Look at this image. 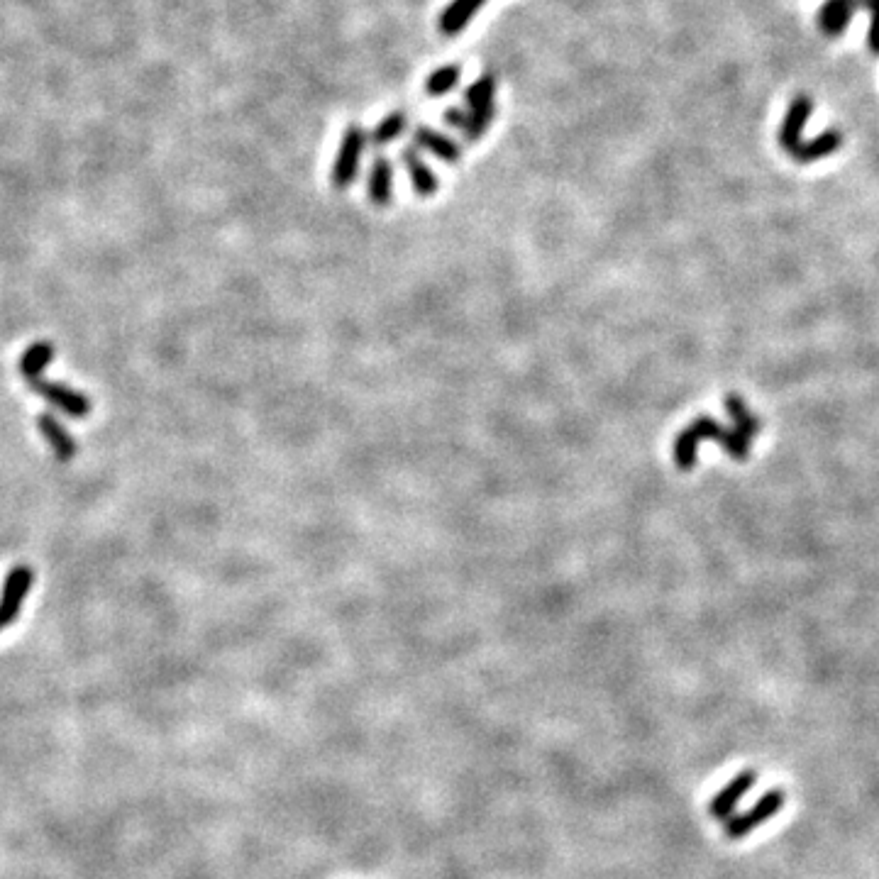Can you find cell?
Instances as JSON below:
<instances>
[{
	"mask_svg": "<svg viewBox=\"0 0 879 879\" xmlns=\"http://www.w3.org/2000/svg\"><path fill=\"white\" fill-rule=\"evenodd\" d=\"M701 440H713L733 457V460H748L750 455V438L743 435L740 430H728L723 425H718L716 420L704 416L684 428L682 433L674 440V462L679 469L689 472L696 462V450H699Z\"/></svg>",
	"mask_w": 879,
	"mask_h": 879,
	"instance_id": "6da1fadb",
	"label": "cell"
},
{
	"mask_svg": "<svg viewBox=\"0 0 879 879\" xmlns=\"http://www.w3.org/2000/svg\"><path fill=\"white\" fill-rule=\"evenodd\" d=\"M784 804H787V792H784V789H772V792L762 796L750 811L728 818L723 833H726L728 840H743L745 836L757 831L762 823H767L772 816H777L779 811L784 809Z\"/></svg>",
	"mask_w": 879,
	"mask_h": 879,
	"instance_id": "7a4b0ae2",
	"label": "cell"
},
{
	"mask_svg": "<svg viewBox=\"0 0 879 879\" xmlns=\"http://www.w3.org/2000/svg\"><path fill=\"white\" fill-rule=\"evenodd\" d=\"M364 145H367V132L359 125H350L342 137V145L337 149V157L330 171V181L335 189H347L357 179L359 162H362Z\"/></svg>",
	"mask_w": 879,
	"mask_h": 879,
	"instance_id": "3957f363",
	"label": "cell"
},
{
	"mask_svg": "<svg viewBox=\"0 0 879 879\" xmlns=\"http://www.w3.org/2000/svg\"><path fill=\"white\" fill-rule=\"evenodd\" d=\"M35 582V574L27 565H18L8 572L0 594V630L13 626L15 618L20 616L25 596L30 594V586Z\"/></svg>",
	"mask_w": 879,
	"mask_h": 879,
	"instance_id": "277c9868",
	"label": "cell"
},
{
	"mask_svg": "<svg viewBox=\"0 0 879 879\" xmlns=\"http://www.w3.org/2000/svg\"><path fill=\"white\" fill-rule=\"evenodd\" d=\"M27 386H30L37 396H42L44 401L52 403L54 408H59L64 416L86 418L88 413H91V401H88L81 391L69 389V386L64 384H54V381H47L44 377L27 381Z\"/></svg>",
	"mask_w": 879,
	"mask_h": 879,
	"instance_id": "5b68a950",
	"label": "cell"
},
{
	"mask_svg": "<svg viewBox=\"0 0 879 879\" xmlns=\"http://www.w3.org/2000/svg\"><path fill=\"white\" fill-rule=\"evenodd\" d=\"M757 775L753 770H743L738 772L721 792H716V796L711 799L709 804V816L716 818V821H728L733 816V811L738 809V804L743 801V796L755 787Z\"/></svg>",
	"mask_w": 879,
	"mask_h": 879,
	"instance_id": "8992f818",
	"label": "cell"
},
{
	"mask_svg": "<svg viewBox=\"0 0 879 879\" xmlns=\"http://www.w3.org/2000/svg\"><path fill=\"white\" fill-rule=\"evenodd\" d=\"M811 110H814L811 98H806V96L794 98V103L789 105L787 115H784L782 127H779V145L787 149L792 157L796 152H799L801 135H804V127H806V123H809Z\"/></svg>",
	"mask_w": 879,
	"mask_h": 879,
	"instance_id": "52a82bcc",
	"label": "cell"
},
{
	"mask_svg": "<svg viewBox=\"0 0 879 879\" xmlns=\"http://www.w3.org/2000/svg\"><path fill=\"white\" fill-rule=\"evenodd\" d=\"M37 428H40L42 438L49 442V447H52L54 457H57L59 462L74 460L76 452H79V445H76V440L71 438L69 430L59 423V418L54 416V413H42V416L37 418Z\"/></svg>",
	"mask_w": 879,
	"mask_h": 879,
	"instance_id": "ba28073f",
	"label": "cell"
},
{
	"mask_svg": "<svg viewBox=\"0 0 879 879\" xmlns=\"http://www.w3.org/2000/svg\"><path fill=\"white\" fill-rule=\"evenodd\" d=\"M367 193L369 201L379 208L389 206L394 201V167H391V162L386 157L374 159L372 169H369Z\"/></svg>",
	"mask_w": 879,
	"mask_h": 879,
	"instance_id": "9c48e42d",
	"label": "cell"
},
{
	"mask_svg": "<svg viewBox=\"0 0 879 879\" xmlns=\"http://www.w3.org/2000/svg\"><path fill=\"white\" fill-rule=\"evenodd\" d=\"M413 142L445 164H457L462 157V149L452 137L440 135V132L428 130V127H418V130L413 132Z\"/></svg>",
	"mask_w": 879,
	"mask_h": 879,
	"instance_id": "30bf717a",
	"label": "cell"
},
{
	"mask_svg": "<svg viewBox=\"0 0 879 879\" xmlns=\"http://www.w3.org/2000/svg\"><path fill=\"white\" fill-rule=\"evenodd\" d=\"M486 0H452L445 10H442L440 18V32L442 35L452 37L460 35L464 27L474 20V15L482 10Z\"/></svg>",
	"mask_w": 879,
	"mask_h": 879,
	"instance_id": "8fae6325",
	"label": "cell"
},
{
	"mask_svg": "<svg viewBox=\"0 0 879 879\" xmlns=\"http://www.w3.org/2000/svg\"><path fill=\"white\" fill-rule=\"evenodd\" d=\"M401 162H403V167L408 169V179H411L413 189H416L418 196L428 198V196H433L435 191H438V176H435V171L418 157L416 149H411V147L403 149Z\"/></svg>",
	"mask_w": 879,
	"mask_h": 879,
	"instance_id": "7c38bea8",
	"label": "cell"
},
{
	"mask_svg": "<svg viewBox=\"0 0 879 879\" xmlns=\"http://www.w3.org/2000/svg\"><path fill=\"white\" fill-rule=\"evenodd\" d=\"M855 8H858V0H826L818 13V25L826 35H840L848 27Z\"/></svg>",
	"mask_w": 879,
	"mask_h": 879,
	"instance_id": "4fadbf2b",
	"label": "cell"
},
{
	"mask_svg": "<svg viewBox=\"0 0 879 879\" xmlns=\"http://www.w3.org/2000/svg\"><path fill=\"white\" fill-rule=\"evenodd\" d=\"M54 359V347L49 342H35L25 350V355L20 359V374L25 381L40 379L44 369L49 367V362Z\"/></svg>",
	"mask_w": 879,
	"mask_h": 879,
	"instance_id": "5bb4252c",
	"label": "cell"
},
{
	"mask_svg": "<svg viewBox=\"0 0 879 879\" xmlns=\"http://www.w3.org/2000/svg\"><path fill=\"white\" fill-rule=\"evenodd\" d=\"M840 145H843V137H840V132L828 130V132H823L821 137H816V140L801 142L799 152L794 154V159L801 164L816 162V159H823V157H828L831 152H836Z\"/></svg>",
	"mask_w": 879,
	"mask_h": 879,
	"instance_id": "9a60e30c",
	"label": "cell"
},
{
	"mask_svg": "<svg viewBox=\"0 0 879 879\" xmlns=\"http://www.w3.org/2000/svg\"><path fill=\"white\" fill-rule=\"evenodd\" d=\"M464 103H467L469 113L472 110H484L494 108L496 105V76L494 74H482L472 86L464 91Z\"/></svg>",
	"mask_w": 879,
	"mask_h": 879,
	"instance_id": "2e32d148",
	"label": "cell"
},
{
	"mask_svg": "<svg viewBox=\"0 0 879 879\" xmlns=\"http://www.w3.org/2000/svg\"><path fill=\"white\" fill-rule=\"evenodd\" d=\"M460 79H462V69L457 64L440 66L438 71H433V74L425 79V93H428V96H445V93L455 91Z\"/></svg>",
	"mask_w": 879,
	"mask_h": 879,
	"instance_id": "e0dca14e",
	"label": "cell"
},
{
	"mask_svg": "<svg viewBox=\"0 0 879 879\" xmlns=\"http://www.w3.org/2000/svg\"><path fill=\"white\" fill-rule=\"evenodd\" d=\"M403 130H406V115L398 113L396 110V113H389L377 127H374L372 135H369L367 140L372 142L374 147H384V145H391V142H396L398 137L403 135Z\"/></svg>",
	"mask_w": 879,
	"mask_h": 879,
	"instance_id": "ac0fdd59",
	"label": "cell"
},
{
	"mask_svg": "<svg viewBox=\"0 0 879 879\" xmlns=\"http://www.w3.org/2000/svg\"><path fill=\"white\" fill-rule=\"evenodd\" d=\"M726 408H728V413H731V418L735 420V430H740L743 435H748L750 440H753L755 435L760 433V420H757L753 413L748 411V406H745L743 398L735 396V394H728Z\"/></svg>",
	"mask_w": 879,
	"mask_h": 879,
	"instance_id": "d6986e66",
	"label": "cell"
},
{
	"mask_svg": "<svg viewBox=\"0 0 879 879\" xmlns=\"http://www.w3.org/2000/svg\"><path fill=\"white\" fill-rule=\"evenodd\" d=\"M494 115H496V105L494 108H484V110H472L467 118V125L462 127V135L467 142H479L486 130H489L491 123H494Z\"/></svg>",
	"mask_w": 879,
	"mask_h": 879,
	"instance_id": "ffe728a7",
	"label": "cell"
},
{
	"mask_svg": "<svg viewBox=\"0 0 879 879\" xmlns=\"http://www.w3.org/2000/svg\"><path fill=\"white\" fill-rule=\"evenodd\" d=\"M860 8H867L872 13L870 25V49L879 54V0H858Z\"/></svg>",
	"mask_w": 879,
	"mask_h": 879,
	"instance_id": "44dd1931",
	"label": "cell"
},
{
	"mask_svg": "<svg viewBox=\"0 0 879 879\" xmlns=\"http://www.w3.org/2000/svg\"><path fill=\"white\" fill-rule=\"evenodd\" d=\"M442 118H445L447 125H452V127H457V130H462V127L467 125L469 113H464V110H460V108H447Z\"/></svg>",
	"mask_w": 879,
	"mask_h": 879,
	"instance_id": "7402d4cb",
	"label": "cell"
}]
</instances>
